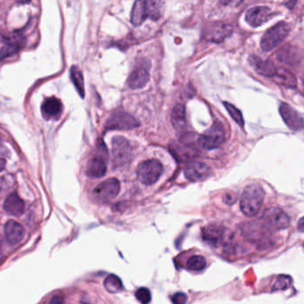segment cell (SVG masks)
<instances>
[{
  "instance_id": "6da1fadb",
  "label": "cell",
  "mask_w": 304,
  "mask_h": 304,
  "mask_svg": "<svg viewBox=\"0 0 304 304\" xmlns=\"http://www.w3.org/2000/svg\"><path fill=\"white\" fill-rule=\"evenodd\" d=\"M265 198V191L259 184H252L245 188L240 199V208L247 217H254L261 211Z\"/></svg>"
},
{
  "instance_id": "7a4b0ae2",
  "label": "cell",
  "mask_w": 304,
  "mask_h": 304,
  "mask_svg": "<svg viewBox=\"0 0 304 304\" xmlns=\"http://www.w3.org/2000/svg\"><path fill=\"white\" fill-rule=\"evenodd\" d=\"M164 3L161 1H137L133 6L131 11V24L135 26H138L143 24L145 19L156 21L160 19L162 16V9Z\"/></svg>"
},
{
  "instance_id": "3957f363",
  "label": "cell",
  "mask_w": 304,
  "mask_h": 304,
  "mask_svg": "<svg viewBox=\"0 0 304 304\" xmlns=\"http://www.w3.org/2000/svg\"><path fill=\"white\" fill-rule=\"evenodd\" d=\"M290 25L285 22H280L275 26L270 28L265 32L261 40V49L265 52H269L278 47L290 32Z\"/></svg>"
},
{
  "instance_id": "277c9868",
  "label": "cell",
  "mask_w": 304,
  "mask_h": 304,
  "mask_svg": "<svg viewBox=\"0 0 304 304\" xmlns=\"http://www.w3.org/2000/svg\"><path fill=\"white\" fill-rule=\"evenodd\" d=\"M225 141L224 126L220 121H216L211 128L201 135L197 139V144L205 150L218 148Z\"/></svg>"
},
{
  "instance_id": "5b68a950",
  "label": "cell",
  "mask_w": 304,
  "mask_h": 304,
  "mask_svg": "<svg viewBox=\"0 0 304 304\" xmlns=\"http://www.w3.org/2000/svg\"><path fill=\"white\" fill-rule=\"evenodd\" d=\"M164 172V167L156 159L142 162L137 167V178L141 183L151 186L159 180Z\"/></svg>"
},
{
  "instance_id": "8992f818",
  "label": "cell",
  "mask_w": 304,
  "mask_h": 304,
  "mask_svg": "<svg viewBox=\"0 0 304 304\" xmlns=\"http://www.w3.org/2000/svg\"><path fill=\"white\" fill-rule=\"evenodd\" d=\"M120 182L119 180L111 178L103 181L102 183L95 187L93 191L94 197L99 203H106L113 201L117 196L120 192Z\"/></svg>"
},
{
  "instance_id": "52a82bcc",
  "label": "cell",
  "mask_w": 304,
  "mask_h": 304,
  "mask_svg": "<svg viewBox=\"0 0 304 304\" xmlns=\"http://www.w3.org/2000/svg\"><path fill=\"white\" fill-rule=\"evenodd\" d=\"M139 126V122L131 114L125 112H117L110 116L106 121V130H127Z\"/></svg>"
},
{
  "instance_id": "ba28073f",
  "label": "cell",
  "mask_w": 304,
  "mask_h": 304,
  "mask_svg": "<svg viewBox=\"0 0 304 304\" xmlns=\"http://www.w3.org/2000/svg\"><path fill=\"white\" fill-rule=\"evenodd\" d=\"M112 154L113 165H115V167L127 164L131 155V147L129 141L122 137L113 138Z\"/></svg>"
},
{
  "instance_id": "9c48e42d",
  "label": "cell",
  "mask_w": 304,
  "mask_h": 304,
  "mask_svg": "<svg viewBox=\"0 0 304 304\" xmlns=\"http://www.w3.org/2000/svg\"><path fill=\"white\" fill-rule=\"evenodd\" d=\"M262 218L266 225L272 230H285L290 225V218L285 211L277 207H271L266 210Z\"/></svg>"
},
{
  "instance_id": "30bf717a",
  "label": "cell",
  "mask_w": 304,
  "mask_h": 304,
  "mask_svg": "<svg viewBox=\"0 0 304 304\" xmlns=\"http://www.w3.org/2000/svg\"><path fill=\"white\" fill-rule=\"evenodd\" d=\"M233 32V27L224 23H213L204 30V38L213 43H220L230 37Z\"/></svg>"
},
{
  "instance_id": "8fae6325",
  "label": "cell",
  "mask_w": 304,
  "mask_h": 304,
  "mask_svg": "<svg viewBox=\"0 0 304 304\" xmlns=\"http://www.w3.org/2000/svg\"><path fill=\"white\" fill-rule=\"evenodd\" d=\"M279 113L289 129L293 131H300L304 129L303 118L288 104L281 103Z\"/></svg>"
},
{
  "instance_id": "7c38bea8",
  "label": "cell",
  "mask_w": 304,
  "mask_h": 304,
  "mask_svg": "<svg viewBox=\"0 0 304 304\" xmlns=\"http://www.w3.org/2000/svg\"><path fill=\"white\" fill-rule=\"evenodd\" d=\"M273 16V12L268 7H254L246 12V20L252 27H259Z\"/></svg>"
},
{
  "instance_id": "4fadbf2b",
  "label": "cell",
  "mask_w": 304,
  "mask_h": 304,
  "mask_svg": "<svg viewBox=\"0 0 304 304\" xmlns=\"http://www.w3.org/2000/svg\"><path fill=\"white\" fill-rule=\"evenodd\" d=\"M229 233L222 226L218 225H209L203 229V238L205 242L212 246H218L225 243Z\"/></svg>"
},
{
  "instance_id": "5bb4252c",
  "label": "cell",
  "mask_w": 304,
  "mask_h": 304,
  "mask_svg": "<svg viewBox=\"0 0 304 304\" xmlns=\"http://www.w3.org/2000/svg\"><path fill=\"white\" fill-rule=\"evenodd\" d=\"M25 40L24 37L21 35H11L5 37L2 36L1 39V58L4 59L7 56L13 55L24 47Z\"/></svg>"
},
{
  "instance_id": "9a60e30c",
  "label": "cell",
  "mask_w": 304,
  "mask_h": 304,
  "mask_svg": "<svg viewBox=\"0 0 304 304\" xmlns=\"http://www.w3.org/2000/svg\"><path fill=\"white\" fill-rule=\"evenodd\" d=\"M211 169L209 166L198 162L187 164V167L185 168L186 178L193 182L206 180L207 178L211 175Z\"/></svg>"
},
{
  "instance_id": "2e32d148",
  "label": "cell",
  "mask_w": 304,
  "mask_h": 304,
  "mask_svg": "<svg viewBox=\"0 0 304 304\" xmlns=\"http://www.w3.org/2000/svg\"><path fill=\"white\" fill-rule=\"evenodd\" d=\"M249 62L254 70L262 76L273 78L274 75L277 72V67H276L273 62L269 60H263L258 55H250Z\"/></svg>"
},
{
  "instance_id": "e0dca14e",
  "label": "cell",
  "mask_w": 304,
  "mask_h": 304,
  "mask_svg": "<svg viewBox=\"0 0 304 304\" xmlns=\"http://www.w3.org/2000/svg\"><path fill=\"white\" fill-rule=\"evenodd\" d=\"M41 113L46 120H57L62 113V102L54 97L47 98L41 106Z\"/></svg>"
},
{
  "instance_id": "ac0fdd59",
  "label": "cell",
  "mask_w": 304,
  "mask_h": 304,
  "mask_svg": "<svg viewBox=\"0 0 304 304\" xmlns=\"http://www.w3.org/2000/svg\"><path fill=\"white\" fill-rule=\"evenodd\" d=\"M5 238L11 246L19 244L24 237V230L20 223L15 220H8L4 226Z\"/></svg>"
},
{
  "instance_id": "d6986e66",
  "label": "cell",
  "mask_w": 304,
  "mask_h": 304,
  "mask_svg": "<svg viewBox=\"0 0 304 304\" xmlns=\"http://www.w3.org/2000/svg\"><path fill=\"white\" fill-rule=\"evenodd\" d=\"M150 80L148 69L138 66L133 70L128 79V84L131 90H139L147 84Z\"/></svg>"
},
{
  "instance_id": "ffe728a7",
  "label": "cell",
  "mask_w": 304,
  "mask_h": 304,
  "mask_svg": "<svg viewBox=\"0 0 304 304\" xmlns=\"http://www.w3.org/2000/svg\"><path fill=\"white\" fill-rule=\"evenodd\" d=\"M86 174L93 179H99L106 175V160L103 156H94L90 158L87 164Z\"/></svg>"
},
{
  "instance_id": "44dd1931",
  "label": "cell",
  "mask_w": 304,
  "mask_h": 304,
  "mask_svg": "<svg viewBox=\"0 0 304 304\" xmlns=\"http://www.w3.org/2000/svg\"><path fill=\"white\" fill-rule=\"evenodd\" d=\"M277 59L280 62L285 63L286 65L293 66L300 62V55L299 50L296 47L286 45L281 47L277 54Z\"/></svg>"
},
{
  "instance_id": "7402d4cb",
  "label": "cell",
  "mask_w": 304,
  "mask_h": 304,
  "mask_svg": "<svg viewBox=\"0 0 304 304\" xmlns=\"http://www.w3.org/2000/svg\"><path fill=\"white\" fill-rule=\"evenodd\" d=\"M4 210L8 214L11 216H21L24 213V203L19 195L16 193H12L8 195L4 202Z\"/></svg>"
},
{
  "instance_id": "603a6c76",
  "label": "cell",
  "mask_w": 304,
  "mask_h": 304,
  "mask_svg": "<svg viewBox=\"0 0 304 304\" xmlns=\"http://www.w3.org/2000/svg\"><path fill=\"white\" fill-rule=\"evenodd\" d=\"M172 122L173 127L179 131L187 129V121L186 117V108L182 104L176 105L172 110Z\"/></svg>"
},
{
  "instance_id": "cb8c5ba5",
  "label": "cell",
  "mask_w": 304,
  "mask_h": 304,
  "mask_svg": "<svg viewBox=\"0 0 304 304\" xmlns=\"http://www.w3.org/2000/svg\"><path fill=\"white\" fill-rule=\"evenodd\" d=\"M274 82L281 86L286 87L290 89H295L297 87V81L295 76L290 70L285 68H277L276 74L274 75Z\"/></svg>"
},
{
  "instance_id": "d4e9b609",
  "label": "cell",
  "mask_w": 304,
  "mask_h": 304,
  "mask_svg": "<svg viewBox=\"0 0 304 304\" xmlns=\"http://www.w3.org/2000/svg\"><path fill=\"white\" fill-rule=\"evenodd\" d=\"M171 152L178 158V160L187 161L194 158L196 155L195 149L192 148L189 144L182 142L181 144L179 143L171 144Z\"/></svg>"
},
{
  "instance_id": "484cf974",
  "label": "cell",
  "mask_w": 304,
  "mask_h": 304,
  "mask_svg": "<svg viewBox=\"0 0 304 304\" xmlns=\"http://www.w3.org/2000/svg\"><path fill=\"white\" fill-rule=\"evenodd\" d=\"M70 80L73 83L76 90L82 98L85 97V89H84V79L82 75V70H80L78 66L71 67L70 68Z\"/></svg>"
},
{
  "instance_id": "4316f807",
  "label": "cell",
  "mask_w": 304,
  "mask_h": 304,
  "mask_svg": "<svg viewBox=\"0 0 304 304\" xmlns=\"http://www.w3.org/2000/svg\"><path fill=\"white\" fill-rule=\"evenodd\" d=\"M106 290L110 292H120L123 288L121 278L116 275H110L106 277L104 282Z\"/></svg>"
},
{
  "instance_id": "83f0119b",
  "label": "cell",
  "mask_w": 304,
  "mask_h": 304,
  "mask_svg": "<svg viewBox=\"0 0 304 304\" xmlns=\"http://www.w3.org/2000/svg\"><path fill=\"white\" fill-rule=\"evenodd\" d=\"M205 266H206V260L201 255H194L189 258L187 262V269L195 271L202 270L205 268Z\"/></svg>"
},
{
  "instance_id": "f1b7e54d",
  "label": "cell",
  "mask_w": 304,
  "mask_h": 304,
  "mask_svg": "<svg viewBox=\"0 0 304 304\" xmlns=\"http://www.w3.org/2000/svg\"><path fill=\"white\" fill-rule=\"evenodd\" d=\"M224 106L226 107V111L229 112V113L230 114V116L232 117V119L234 120L238 125H240V126H244V123H245V121H244V117H243L242 113H241V111L240 110L238 109L236 106H233L232 104H230V103H227V102H225L224 103Z\"/></svg>"
},
{
  "instance_id": "f546056e",
  "label": "cell",
  "mask_w": 304,
  "mask_h": 304,
  "mask_svg": "<svg viewBox=\"0 0 304 304\" xmlns=\"http://www.w3.org/2000/svg\"><path fill=\"white\" fill-rule=\"evenodd\" d=\"M292 284V278L286 275H281L277 277V280L274 283L273 291H279V290H286Z\"/></svg>"
},
{
  "instance_id": "4dcf8cb0",
  "label": "cell",
  "mask_w": 304,
  "mask_h": 304,
  "mask_svg": "<svg viewBox=\"0 0 304 304\" xmlns=\"http://www.w3.org/2000/svg\"><path fill=\"white\" fill-rule=\"evenodd\" d=\"M136 298L141 304H148L152 300L151 292L149 291L148 289L142 287V288L138 289L136 292Z\"/></svg>"
},
{
  "instance_id": "1f68e13d",
  "label": "cell",
  "mask_w": 304,
  "mask_h": 304,
  "mask_svg": "<svg viewBox=\"0 0 304 304\" xmlns=\"http://www.w3.org/2000/svg\"><path fill=\"white\" fill-rule=\"evenodd\" d=\"M172 301L173 304H186L187 301V296L184 292H177L172 297Z\"/></svg>"
},
{
  "instance_id": "d6a6232c",
  "label": "cell",
  "mask_w": 304,
  "mask_h": 304,
  "mask_svg": "<svg viewBox=\"0 0 304 304\" xmlns=\"http://www.w3.org/2000/svg\"><path fill=\"white\" fill-rule=\"evenodd\" d=\"M63 303V299L62 296H59V295H55L49 301V304H62Z\"/></svg>"
},
{
  "instance_id": "836d02e7",
  "label": "cell",
  "mask_w": 304,
  "mask_h": 304,
  "mask_svg": "<svg viewBox=\"0 0 304 304\" xmlns=\"http://www.w3.org/2000/svg\"><path fill=\"white\" fill-rule=\"evenodd\" d=\"M237 199L233 198V195H224V202L227 203V204H234Z\"/></svg>"
},
{
  "instance_id": "e575fe53",
  "label": "cell",
  "mask_w": 304,
  "mask_h": 304,
  "mask_svg": "<svg viewBox=\"0 0 304 304\" xmlns=\"http://www.w3.org/2000/svg\"><path fill=\"white\" fill-rule=\"evenodd\" d=\"M298 230L300 232H304V216L302 218H300L298 223Z\"/></svg>"
}]
</instances>
